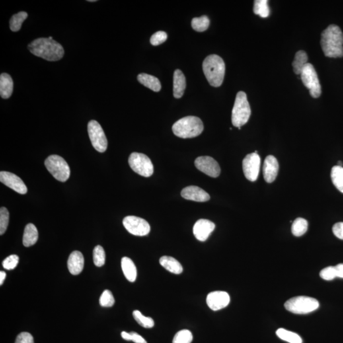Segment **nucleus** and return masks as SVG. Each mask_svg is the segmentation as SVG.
I'll use <instances>...</instances> for the list:
<instances>
[{
	"label": "nucleus",
	"mask_w": 343,
	"mask_h": 343,
	"mask_svg": "<svg viewBox=\"0 0 343 343\" xmlns=\"http://www.w3.org/2000/svg\"><path fill=\"white\" fill-rule=\"evenodd\" d=\"M320 44L326 57H343V33L340 27L335 24L328 26L322 33Z\"/></svg>",
	"instance_id": "nucleus-1"
},
{
	"label": "nucleus",
	"mask_w": 343,
	"mask_h": 343,
	"mask_svg": "<svg viewBox=\"0 0 343 343\" xmlns=\"http://www.w3.org/2000/svg\"><path fill=\"white\" fill-rule=\"evenodd\" d=\"M28 49L33 54L49 61L60 60L65 55L63 46L49 38L36 39L28 45Z\"/></svg>",
	"instance_id": "nucleus-2"
},
{
	"label": "nucleus",
	"mask_w": 343,
	"mask_h": 343,
	"mask_svg": "<svg viewBox=\"0 0 343 343\" xmlns=\"http://www.w3.org/2000/svg\"><path fill=\"white\" fill-rule=\"evenodd\" d=\"M203 71L211 86L220 87L225 78V62L219 55H209L203 61Z\"/></svg>",
	"instance_id": "nucleus-3"
},
{
	"label": "nucleus",
	"mask_w": 343,
	"mask_h": 343,
	"mask_svg": "<svg viewBox=\"0 0 343 343\" xmlns=\"http://www.w3.org/2000/svg\"><path fill=\"white\" fill-rule=\"evenodd\" d=\"M203 131L202 121L198 117H184L172 126L174 134L182 139L194 138L200 135Z\"/></svg>",
	"instance_id": "nucleus-4"
},
{
	"label": "nucleus",
	"mask_w": 343,
	"mask_h": 343,
	"mask_svg": "<svg viewBox=\"0 0 343 343\" xmlns=\"http://www.w3.org/2000/svg\"><path fill=\"white\" fill-rule=\"evenodd\" d=\"M251 110L246 94L242 91L238 92L232 110V124L238 128H241L248 122Z\"/></svg>",
	"instance_id": "nucleus-5"
},
{
	"label": "nucleus",
	"mask_w": 343,
	"mask_h": 343,
	"mask_svg": "<svg viewBox=\"0 0 343 343\" xmlns=\"http://www.w3.org/2000/svg\"><path fill=\"white\" fill-rule=\"evenodd\" d=\"M45 165L53 178L61 182H65L70 176V168L65 160L60 156H49L45 161Z\"/></svg>",
	"instance_id": "nucleus-6"
},
{
	"label": "nucleus",
	"mask_w": 343,
	"mask_h": 343,
	"mask_svg": "<svg viewBox=\"0 0 343 343\" xmlns=\"http://www.w3.org/2000/svg\"><path fill=\"white\" fill-rule=\"evenodd\" d=\"M317 299L307 296H297L289 299L285 303V308L291 313L307 314L315 311L319 307Z\"/></svg>",
	"instance_id": "nucleus-7"
},
{
	"label": "nucleus",
	"mask_w": 343,
	"mask_h": 343,
	"mask_svg": "<svg viewBox=\"0 0 343 343\" xmlns=\"http://www.w3.org/2000/svg\"><path fill=\"white\" fill-rule=\"evenodd\" d=\"M301 79L303 85L309 90L310 96L318 98L321 96V86L315 67L310 63H307L301 73Z\"/></svg>",
	"instance_id": "nucleus-8"
},
{
	"label": "nucleus",
	"mask_w": 343,
	"mask_h": 343,
	"mask_svg": "<svg viewBox=\"0 0 343 343\" xmlns=\"http://www.w3.org/2000/svg\"><path fill=\"white\" fill-rule=\"evenodd\" d=\"M129 163L133 171L139 175L146 178H149L153 175V163L149 157L145 154L132 153L129 157Z\"/></svg>",
	"instance_id": "nucleus-9"
},
{
	"label": "nucleus",
	"mask_w": 343,
	"mask_h": 343,
	"mask_svg": "<svg viewBox=\"0 0 343 343\" xmlns=\"http://www.w3.org/2000/svg\"><path fill=\"white\" fill-rule=\"evenodd\" d=\"M88 133L94 148L100 153L105 152L108 147L105 133L97 121L91 120L88 124Z\"/></svg>",
	"instance_id": "nucleus-10"
},
{
	"label": "nucleus",
	"mask_w": 343,
	"mask_h": 343,
	"mask_svg": "<svg viewBox=\"0 0 343 343\" xmlns=\"http://www.w3.org/2000/svg\"><path fill=\"white\" fill-rule=\"evenodd\" d=\"M125 229L131 234L143 237L148 235L151 227L145 219L133 215L125 217L123 220Z\"/></svg>",
	"instance_id": "nucleus-11"
},
{
	"label": "nucleus",
	"mask_w": 343,
	"mask_h": 343,
	"mask_svg": "<svg viewBox=\"0 0 343 343\" xmlns=\"http://www.w3.org/2000/svg\"><path fill=\"white\" fill-rule=\"evenodd\" d=\"M261 159L258 154H248L242 162L244 175L250 181L254 182L258 180L260 174Z\"/></svg>",
	"instance_id": "nucleus-12"
},
{
	"label": "nucleus",
	"mask_w": 343,
	"mask_h": 343,
	"mask_svg": "<svg viewBox=\"0 0 343 343\" xmlns=\"http://www.w3.org/2000/svg\"><path fill=\"white\" fill-rule=\"evenodd\" d=\"M195 165L200 171L212 178H217L220 175L221 168L219 163L209 156L197 158L195 160Z\"/></svg>",
	"instance_id": "nucleus-13"
},
{
	"label": "nucleus",
	"mask_w": 343,
	"mask_h": 343,
	"mask_svg": "<svg viewBox=\"0 0 343 343\" xmlns=\"http://www.w3.org/2000/svg\"><path fill=\"white\" fill-rule=\"evenodd\" d=\"M0 181L18 194L24 195L28 192V188L23 180L19 177L11 172L6 171L0 172Z\"/></svg>",
	"instance_id": "nucleus-14"
},
{
	"label": "nucleus",
	"mask_w": 343,
	"mask_h": 343,
	"mask_svg": "<svg viewBox=\"0 0 343 343\" xmlns=\"http://www.w3.org/2000/svg\"><path fill=\"white\" fill-rule=\"evenodd\" d=\"M206 302L212 310L218 311L228 307L230 302V297L226 292H212L207 295Z\"/></svg>",
	"instance_id": "nucleus-15"
},
{
	"label": "nucleus",
	"mask_w": 343,
	"mask_h": 343,
	"mask_svg": "<svg viewBox=\"0 0 343 343\" xmlns=\"http://www.w3.org/2000/svg\"><path fill=\"white\" fill-rule=\"evenodd\" d=\"M215 228V224L207 219L197 221L194 227L195 238L200 242L206 241Z\"/></svg>",
	"instance_id": "nucleus-16"
},
{
	"label": "nucleus",
	"mask_w": 343,
	"mask_h": 343,
	"mask_svg": "<svg viewBox=\"0 0 343 343\" xmlns=\"http://www.w3.org/2000/svg\"><path fill=\"white\" fill-rule=\"evenodd\" d=\"M182 198L197 202H205L210 200L211 196L205 191L196 186L186 187L182 190Z\"/></svg>",
	"instance_id": "nucleus-17"
},
{
	"label": "nucleus",
	"mask_w": 343,
	"mask_h": 343,
	"mask_svg": "<svg viewBox=\"0 0 343 343\" xmlns=\"http://www.w3.org/2000/svg\"><path fill=\"white\" fill-rule=\"evenodd\" d=\"M279 170L278 162L274 156L269 155L264 160L263 175L265 180L272 183L276 179Z\"/></svg>",
	"instance_id": "nucleus-18"
},
{
	"label": "nucleus",
	"mask_w": 343,
	"mask_h": 343,
	"mask_svg": "<svg viewBox=\"0 0 343 343\" xmlns=\"http://www.w3.org/2000/svg\"><path fill=\"white\" fill-rule=\"evenodd\" d=\"M84 258L82 252L74 251L72 252L67 261V267L71 274L77 275L83 271L84 267Z\"/></svg>",
	"instance_id": "nucleus-19"
},
{
	"label": "nucleus",
	"mask_w": 343,
	"mask_h": 343,
	"mask_svg": "<svg viewBox=\"0 0 343 343\" xmlns=\"http://www.w3.org/2000/svg\"><path fill=\"white\" fill-rule=\"evenodd\" d=\"M186 87V79L183 73L180 69H176L174 74V98H182Z\"/></svg>",
	"instance_id": "nucleus-20"
},
{
	"label": "nucleus",
	"mask_w": 343,
	"mask_h": 343,
	"mask_svg": "<svg viewBox=\"0 0 343 343\" xmlns=\"http://www.w3.org/2000/svg\"><path fill=\"white\" fill-rule=\"evenodd\" d=\"M14 82L12 77L7 73H2L0 76V95L3 98H9L13 92Z\"/></svg>",
	"instance_id": "nucleus-21"
},
{
	"label": "nucleus",
	"mask_w": 343,
	"mask_h": 343,
	"mask_svg": "<svg viewBox=\"0 0 343 343\" xmlns=\"http://www.w3.org/2000/svg\"><path fill=\"white\" fill-rule=\"evenodd\" d=\"M160 264L168 272L174 274L180 275L183 271L181 264L172 257H162L160 259Z\"/></svg>",
	"instance_id": "nucleus-22"
},
{
	"label": "nucleus",
	"mask_w": 343,
	"mask_h": 343,
	"mask_svg": "<svg viewBox=\"0 0 343 343\" xmlns=\"http://www.w3.org/2000/svg\"><path fill=\"white\" fill-rule=\"evenodd\" d=\"M121 266L123 274L127 280L131 282H135L137 278V269L132 260L127 257H124L122 259Z\"/></svg>",
	"instance_id": "nucleus-23"
},
{
	"label": "nucleus",
	"mask_w": 343,
	"mask_h": 343,
	"mask_svg": "<svg viewBox=\"0 0 343 343\" xmlns=\"http://www.w3.org/2000/svg\"><path fill=\"white\" fill-rule=\"evenodd\" d=\"M38 232L36 227L33 224L30 223L26 225L24 229L23 240V245L26 247L34 245L38 241Z\"/></svg>",
	"instance_id": "nucleus-24"
},
{
	"label": "nucleus",
	"mask_w": 343,
	"mask_h": 343,
	"mask_svg": "<svg viewBox=\"0 0 343 343\" xmlns=\"http://www.w3.org/2000/svg\"><path fill=\"white\" fill-rule=\"evenodd\" d=\"M137 80L142 85L149 88L154 92H159L162 86L159 80L154 76L147 75L146 73L139 74Z\"/></svg>",
	"instance_id": "nucleus-25"
},
{
	"label": "nucleus",
	"mask_w": 343,
	"mask_h": 343,
	"mask_svg": "<svg viewBox=\"0 0 343 343\" xmlns=\"http://www.w3.org/2000/svg\"><path fill=\"white\" fill-rule=\"evenodd\" d=\"M308 57L307 52L299 50L295 53L293 62L294 72L297 75H301L302 71L308 63Z\"/></svg>",
	"instance_id": "nucleus-26"
},
{
	"label": "nucleus",
	"mask_w": 343,
	"mask_h": 343,
	"mask_svg": "<svg viewBox=\"0 0 343 343\" xmlns=\"http://www.w3.org/2000/svg\"><path fill=\"white\" fill-rule=\"evenodd\" d=\"M308 228V221L303 218H297L292 225V233L295 237H301L307 233Z\"/></svg>",
	"instance_id": "nucleus-27"
},
{
	"label": "nucleus",
	"mask_w": 343,
	"mask_h": 343,
	"mask_svg": "<svg viewBox=\"0 0 343 343\" xmlns=\"http://www.w3.org/2000/svg\"><path fill=\"white\" fill-rule=\"evenodd\" d=\"M277 336L285 342L289 343H302L303 340L298 334L289 331L284 328H279L276 332Z\"/></svg>",
	"instance_id": "nucleus-28"
},
{
	"label": "nucleus",
	"mask_w": 343,
	"mask_h": 343,
	"mask_svg": "<svg viewBox=\"0 0 343 343\" xmlns=\"http://www.w3.org/2000/svg\"><path fill=\"white\" fill-rule=\"evenodd\" d=\"M331 179L335 187L343 194V167L338 165L332 167Z\"/></svg>",
	"instance_id": "nucleus-29"
},
{
	"label": "nucleus",
	"mask_w": 343,
	"mask_h": 343,
	"mask_svg": "<svg viewBox=\"0 0 343 343\" xmlns=\"http://www.w3.org/2000/svg\"><path fill=\"white\" fill-rule=\"evenodd\" d=\"M268 0H256L254 1V13L261 17L266 18L270 16V10L268 7Z\"/></svg>",
	"instance_id": "nucleus-30"
},
{
	"label": "nucleus",
	"mask_w": 343,
	"mask_h": 343,
	"mask_svg": "<svg viewBox=\"0 0 343 343\" xmlns=\"http://www.w3.org/2000/svg\"><path fill=\"white\" fill-rule=\"evenodd\" d=\"M28 14L26 12H20L12 16L10 20V30L14 32H17L21 28L22 24L23 23Z\"/></svg>",
	"instance_id": "nucleus-31"
},
{
	"label": "nucleus",
	"mask_w": 343,
	"mask_h": 343,
	"mask_svg": "<svg viewBox=\"0 0 343 343\" xmlns=\"http://www.w3.org/2000/svg\"><path fill=\"white\" fill-rule=\"evenodd\" d=\"M209 24L210 20L206 16L194 18L192 21V28L197 32H205L208 29Z\"/></svg>",
	"instance_id": "nucleus-32"
},
{
	"label": "nucleus",
	"mask_w": 343,
	"mask_h": 343,
	"mask_svg": "<svg viewBox=\"0 0 343 343\" xmlns=\"http://www.w3.org/2000/svg\"><path fill=\"white\" fill-rule=\"evenodd\" d=\"M133 317L135 321L143 327L151 328L155 326V322H154L153 318L145 317L138 310H135L133 311Z\"/></svg>",
	"instance_id": "nucleus-33"
},
{
	"label": "nucleus",
	"mask_w": 343,
	"mask_h": 343,
	"mask_svg": "<svg viewBox=\"0 0 343 343\" xmlns=\"http://www.w3.org/2000/svg\"><path fill=\"white\" fill-rule=\"evenodd\" d=\"M93 260L96 266L101 267L105 264L106 254L102 246L98 245L94 248Z\"/></svg>",
	"instance_id": "nucleus-34"
},
{
	"label": "nucleus",
	"mask_w": 343,
	"mask_h": 343,
	"mask_svg": "<svg viewBox=\"0 0 343 343\" xmlns=\"http://www.w3.org/2000/svg\"><path fill=\"white\" fill-rule=\"evenodd\" d=\"M193 334L189 330H180L175 335L172 343H192Z\"/></svg>",
	"instance_id": "nucleus-35"
},
{
	"label": "nucleus",
	"mask_w": 343,
	"mask_h": 343,
	"mask_svg": "<svg viewBox=\"0 0 343 343\" xmlns=\"http://www.w3.org/2000/svg\"><path fill=\"white\" fill-rule=\"evenodd\" d=\"M9 222V212L5 207L0 209V235L5 233Z\"/></svg>",
	"instance_id": "nucleus-36"
},
{
	"label": "nucleus",
	"mask_w": 343,
	"mask_h": 343,
	"mask_svg": "<svg viewBox=\"0 0 343 343\" xmlns=\"http://www.w3.org/2000/svg\"><path fill=\"white\" fill-rule=\"evenodd\" d=\"M115 300L112 292L105 290L102 293L99 299V303L102 307H112L114 305Z\"/></svg>",
	"instance_id": "nucleus-37"
},
{
	"label": "nucleus",
	"mask_w": 343,
	"mask_h": 343,
	"mask_svg": "<svg viewBox=\"0 0 343 343\" xmlns=\"http://www.w3.org/2000/svg\"><path fill=\"white\" fill-rule=\"evenodd\" d=\"M18 261H19V258L18 256L13 254V255H10L5 259V260L2 262V265L6 270H14L17 267Z\"/></svg>",
	"instance_id": "nucleus-38"
},
{
	"label": "nucleus",
	"mask_w": 343,
	"mask_h": 343,
	"mask_svg": "<svg viewBox=\"0 0 343 343\" xmlns=\"http://www.w3.org/2000/svg\"><path fill=\"white\" fill-rule=\"evenodd\" d=\"M167 39V34L164 32H158L153 34L150 38V42L152 45L157 46L163 44Z\"/></svg>",
	"instance_id": "nucleus-39"
},
{
	"label": "nucleus",
	"mask_w": 343,
	"mask_h": 343,
	"mask_svg": "<svg viewBox=\"0 0 343 343\" xmlns=\"http://www.w3.org/2000/svg\"><path fill=\"white\" fill-rule=\"evenodd\" d=\"M320 276L324 280H332L337 277L335 266H328L323 269L320 273Z\"/></svg>",
	"instance_id": "nucleus-40"
},
{
	"label": "nucleus",
	"mask_w": 343,
	"mask_h": 343,
	"mask_svg": "<svg viewBox=\"0 0 343 343\" xmlns=\"http://www.w3.org/2000/svg\"><path fill=\"white\" fill-rule=\"evenodd\" d=\"M15 343H34L33 337L28 332H22L18 335Z\"/></svg>",
	"instance_id": "nucleus-41"
},
{
	"label": "nucleus",
	"mask_w": 343,
	"mask_h": 343,
	"mask_svg": "<svg viewBox=\"0 0 343 343\" xmlns=\"http://www.w3.org/2000/svg\"><path fill=\"white\" fill-rule=\"evenodd\" d=\"M332 231H333V233L336 237L340 238L341 240H343V222L335 224L333 227H332Z\"/></svg>",
	"instance_id": "nucleus-42"
},
{
	"label": "nucleus",
	"mask_w": 343,
	"mask_h": 343,
	"mask_svg": "<svg viewBox=\"0 0 343 343\" xmlns=\"http://www.w3.org/2000/svg\"><path fill=\"white\" fill-rule=\"evenodd\" d=\"M131 335V341L135 343H147V341L145 340L139 334L136 333L135 332H130Z\"/></svg>",
	"instance_id": "nucleus-43"
},
{
	"label": "nucleus",
	"mask_w": 343,
	"mask_h": 343,
	"mask_svg": "<svg viewBox=\"0 0 343 343\" xmlns=\"http://www.w3.org/2000/svg\"><path fill=\"white\" fill-rule=\"evenodd\" d=\"M337 277L343 278V264H339L335 266Z\"/></svg>",
	"instance_id": "nucleus-44"
},
{
	"label": "nucleus",
	"mask_w": 343,
	"mask_h": 343,
	"mask_svg": "<svg viewBox=\"0 0 343 343\" xmlns=\"http://www.w3.org/2000/svg\"><path fill=\"white\" fill-rule=\"evenodd\" d=\"M121 336H122L123 340L131 341V335L130 333H128V332L123 331L122 334H121Z\"/></svg>",
	"instance_id": "nucleus-45"
},
{
	"label": "nucleus",
	"mask_w": 343,
	"mask_h": 343,
	"mask_svg": "<svg viewBox=\"0 0 343 343\" xmlns=\"http://www.w3.org/2000/svg\"><path fill=\"white\" fill-rule=\"evenodd\" d=\"M5 278L6 273L5 272H3V271H1V272H0V285H3L4 281H5Z\"/></svg>",
	"instance_id": "nucleus-46"
},
{
	"label": "nucleus",
	"mask_w": 343,
	"mask_h": 343,
	"mask_svg": "<svg viewBox=\"0 0 343 343\" xmlns=\"http://www.w3.org/2000/svg\"><path fill=\"white\" fill-rule=\"evenodd\" d=\"M338 165L340 166V167H342L343 166V163L342 161H339L338 163Z\"/></svg>",
	"instance_id": "nucleus-47"
},
{
	"label": "nucleus",
	"mask_w": 343,
	"mask_h": 343,
	"mask_svg": "<svg viewBox=\"0 0 343 343\" xmlns=\"http://www.w3.org/2000/svg\"><path fill=\"white\" fill-rule=\"evenodd\" d=\"M88 1H89V2H96V0H88Z\"/></svg>",
	"instance_id": "nucleus-48"
}]
</instances>
